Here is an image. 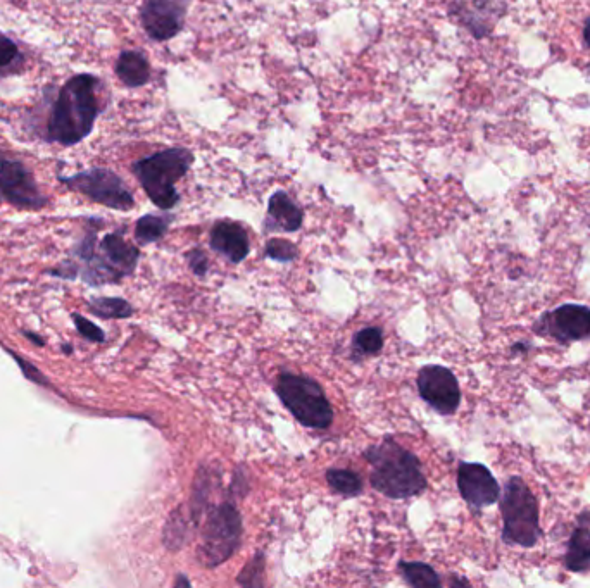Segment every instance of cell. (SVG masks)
Returning <instances> with one entry per match:
<instances>
[{"mask_svg":"<svg viewBox=\"0 0 590 588\" xmlns=\"http://www.w3.org/2000/svg\"><path fill=\"white\" fill-rule=\"evenodd\" d=\"M101 82L94 75H76L66 82L52 107L49 140L61 145H76L94 130L99 116L97 88Z\"/></svg>","mask_w":590,"mask_h":588,"instance_id":"1","label":"cell"},{"mask_svg":"<svg viewBox=\"0 0 590 588\" xmlns=\"http://www.w3.org/2000/svg\"><path fill=\"white\" fill-rule=\"evenodd\" d=\"M365 457L373 466L371 485L380 494L390 499H408L427 488L420 459L402 449L392 438H385L382 444L370 447Z\"/></svg>","mask_w":590,"mask_h":588,"instance_id":"2","label":"cell"},{"mask_svg":"<svg viewBox=\"0 0 590 588\" xmlns=\"http://www.w3.org/2000/svg\"><path fill=\"white\" fill-rule=\"evenodd\" d=\"M195 157L189 149L171 147L142 157L133 163V175L137 176L147 197L163 211H170L180 202L176 183L189 173Z\"/></svg>","mask_w":590,"mask_h":588,"instance_id":"3","label":"cell"},{"mask_svg":"<svg viewBox=\"0 0 590 588\" xmlns=\"http://www.w3.org/2000/svg\"><path fill=\"white\" fill-rule=\"evenodd\" d=\"M504 544L535 547L542 537L539 504L527 483L520 476H511L501 497Z\"/></svg>","mask_w":590,"mask_h":588,"instance_id":"4","label":"cell"},{"mask_svg":"<svg viewBox=\"0 0 590 588\" xmlns=\"http://www.w3.org/2000/svg\"><path fill=\"white\" fill-rule=\"evenodd\" d=\"M277 394L283 406L302 425L316 430H325L332 425V406L320 383L306 376L282 373L278 376Z\"/></svg>","mask_w":590,"mask_h":588,"instance_id":"5","label":"cell"},{"mask_svg":"<svg viewBox=\"0 0 590 588\" xmlns=\"http://www.w3.org/2000/svg\"><path fill=\"white\" fill-rule=\"evenodd\" d=\"M242 537V520L235 506L220 504L209 513L208 521L202 530L201 556L202 563L214 568L225 563L226 559L239 549Z\"/></svg>","mask_w":590,"mask_h":588,"instance_id":"6","label":"cell"},{"mask_svg":"<svg viewBox=\"0 0 590 588\" xmlns=\"http://www.w3.org/2000/svg\"><path fill=\"white\" fill-rule=\"evenodd\" d=\"M63 183L90 201L111 207L116 211H128L135 206V199L126 183L114 171L106 168H92L75 176H61Z\"/></svg>","mask_w":590,"mask_h":588,"instance_id":"7","label":"cell"},{"mask_svg":"<svg viewBox=\"0 0 590 588\" xmlns=\"http://www.w3.org/2000/svg\"><path fill=\"white\" fill-rule=\"evenodd\" d=\"M534 332L540 337H551L559 344H572L590 338V307L582 304H563L542 314L535 321Z\"/></svg>","mask_w":590,"mask_h":588,"instance_id":"8","label":"cell"},{"mask_svg":"<svg viewBox=\"0 0 590 588\" xmlns=\"http://www.w3.org/2000/svg\"><path fill=\"white\" fill-rule=\"evenodd\" d=\"M194 0H144L140 23L154 42H168L182 33L185 19Z\"/></svg>","mask_w":590,"mask_h":588,"instance_id":"9","label":"cell"},{"mask_svg":"<svg viewBox=\"0 0 590 588\" xmlns=\"http://www.w3.org/2000/svg\"><path fill=\"white\" fill-rule=\"evenodd\" d=\"M418 390L423 401L440 414H454L461 404L458 378L449 368L428 364L418 373Z\"/></svg>","mask_w":590,"mask_h":588,"instance_id":"10","label":"cell"},{"mask_svg":"<svg viewBox=\"0 0 590 588\" xmlns=\"http://www.w3.org/2000/svg\"><path fill=\"white\" fill-rule=\"evenodd\" d=\"M0 192L14 206L38 209L45 204L30 169L13 159H0Z\"/></svg>","mask_w":590,"mask_h":588,"instance_id":"11","label":"cell"},{"mask_svg":"<svg viewBox=\"0 0 590 588\" xmlns=\"http://www.w3.org/2000/svg\"><path fill=\"white\" fill-rule=\"evenodd\" d=\"M459 494L473 509L496 504L501 487L489 468L480 463H461L458 470Z\"/></svg>","mask_w":590,"mask_h":588,"instance_id":"12","label":"cell"},{"mask_svg":"<svg viewBox=\"0 0 590 588\" xmlns=\"http://www.w3.org/2000/svg\"><path fill=\"white\" fill-rule=\"evenodd\" d=\"M104 261L97 266V273H102V280H118L121 276L132 273L139 261V249L128 244L118 233L107 235L101 244Z\"/></svg>","mask_w":590,"mask_h":588,"instance_id":"13","label":"cell"},{"mask_svg":"<svg viewBox=\"0 0 590 588\" xmlns=\"http://www.w3.org/2000/svg\"><path fill=\"white\" fill-rule=\"evenodd\" d=\"M209 242H211L213 251L225 256L230 263L237 264L244 261L249 251H251L249 235L245 232L244 226L235 223V221H230V219L218 221L213 226Z\"/></svg>","mask_w":590,"mask_h":588,"instance_id":"14","label":"cell"},{"mask_svg":"<svg viewBox=\"0 0 590 588\" xmlns=\"http://www.w3.org/2000/svg\"><path fill=\"white\" fill-rule=\"evenodd\" d=\"M304 221L301 207L297 206L290 195L278 190L271 195L268 202V214L264 221L266 230H282V232H297Z\"/></svg>","mask_w":590,"mask_h":588,"instance_id":"15","label":"cell"},{"mask_svg":"<svg viewBox=\"0 0 590 588\" xmlns=\"http://www.w3.org/2000/svg\"><path fill=\"white\" fill-rule=\"evenodd\" d=\"M590 514L582 513L578 525L573 530L565 554V568L570 573H589L590 571Z\"/></svg>","mask_w":590,"mask_h":588,"instance_id":"16","label":"cell"},{"mask_svg":"<svg viewBox=\"0 0 590 588\" xmlns=\"http://www.w3.org/2000/svg\"><path fill=\"white\" fill-rule=\"evenodd\" d=\"M116 75L125 87H144L151 80V64L144 52H121L116 61Z\"/></svg>","mask_w":590,"mask_h":588,"instance_id":"17","label":"cell"},{"mask_svg":"<svg viewBox=\"0 0 590 588\" xmlns=\"http://www.w3.org/2000/svg\"><path fill=\"white\" fill-rule=\"evenodd\" d=\"M170 216H157V214H147L140 218L135 226V237L140 244H152L157 242L166 235L170 228Z\"/></svg>","mask_w":590,"mask_h":588,"instance_id":"18","label":"cell"},{"mask_svg":"<svg viewBox=\"0 0 590 588\" xmlns=\"http://www.w3.org/2000/svg\"><path fill=\"white\" fill-rule=\"evenodd\" d=\"M404 580L416 588H439L440 578L434 568L423 563H401L399 564Z\"/></svg>","mask_w":590,"mask_h":588,"instance_id":"19","label":"cell"},{"mask_svg":"<svg viewBox=\"0 0 590 588\" xmlns=\"http://www.w3.org/2000/svg\"><path fill=\"white\" fill-rule=\"evenodd\" d=\"M327 480L337 494L356 497L363 492V482L354 471L330 470L327 473Z\"/></svg>","mask_w":590,"mask_h":588,"instance_id":"20","label":"cell"},{"mask_svg":"<svg viewBox=\"0 0 590 588\" xmlns=\"http://www.w3.org/2000/svg\"><path fill=\"white\" fill-rule=\"evenodd\" d=\"M92 311L102 318H128L132 314V306L118 297H102L90 304Z\"/></svg>","mask_w":590,"mask_h":588,"instance_id":"21","label":"cell"},{"mask_svg":"<svg viewBox=\"0 0 590 588\" xmlns=\"http://www.w3.org/2000/svg\"><path fill=\"white\" fill-rule=\"evenodd\" d=\"M383 335L380 328H365L354 337V354L371 356L382 351Z\"/></svg>","mask_w":590,"mask_h":588,"instance_id":"22","label":"cell"},{"mask_svg":"<svg viewBox=\"0 0 590 588\" xmlns=\"http://www.w3.org/2000/svg\"><path fill=\"white\" fill-rule=\"evenodd\" d=\"M266 256L275 261H282V263H290L297 257V249L295 245L289 240H282V238H271L266 244Z\"/></svg>","mask_w":590,"mask_h":588,"instance_id":"23","label":"cell"},{"mask_svg":"<svg viewBox=\"0 0 590 588\" xmlns=\"http://www.w3.org/2000/svg\"><path fill=\"white\" fill-rule=\"evenodd\" d=\"M19 61H21V54H19L18 45L14 44L11 38L0 35V69L9 71Z\"/></svg>","mask_w":590,"mask_h":588,"instance_id":"24","label":"cell"},{"mask_svg":"<svg viewBox=\"0 0 590 588\" xmlns=\"http://www.w3.org/2000/svg\"><path fill=\"white\" fill-rule=\"evenodd\" d=\"M75 323L78 326V332L82 333L83 337L88 338V340H94V342H102L104 340V332H102L101 328L95 326L87 318L75 316Z\"/></svg>","mask_w":590,"mask_h":588,"instance_id":"25","label":"cell"},{"mask_svg":"<svg viewBox=\"0 0 590 588\" xmlns=\"http://www.w3.org/2000/svg\"><path fill=\"white\" fill-rule=\"evenodd\" d=\"M187 261H189L190 268L194 269L195 275H206V271H208V259L206 256L202 254L201 251L189 252L187 254Z\"/></svg>","mask_w":590,"mask_h":588,"instance_id":"26","label":"cell"},{"mask_svg":"<svg viewBox=\"0 0 590 588\" xmlns=\"http://www.w3.org/2000/svg\"><path fill=\"white\" fill-rule=\"evenodd\" d=\"M584 38H585V44L589 45V49H590V19H589V21H587V25H585V28H584Z\"/></svg>","mask_w":590,"mask_h":588,"instance_id":"27","label":"cell"},{"mask_svg":"<svg viewBox=\"0 0 590 588\" xmlns=\"http://www.w3.org/2000/svg\"><path fill=\"white\" fill-rule=\"evenodd\" d=\"M527 349H530V345L527 344H516L515 347H513V352H523V354H525V351H527Z\"/></svg>","mask_w":590,"mask_h":588,"instance_id":"28","label":"cell"}]
</instances>
